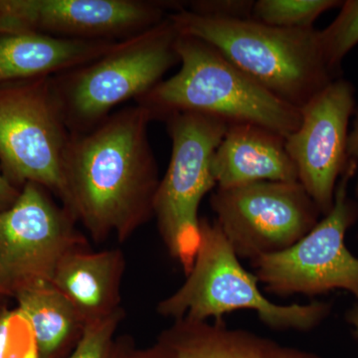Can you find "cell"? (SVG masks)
I'll return each mask as SVG.
<instances>
[{
	"label": "cell",
	"mask_w": 358,
	"mask_h": 358,
	"mask_svg": "<svg viewBox=\"0 0 358 358\" xmlns=\"http://www.w3.org/2000/svg\"><path fill=\"white\" fill-rule=\"evenodd\" d=\"M210 204L216 222L237 256L250 262L293 246L322 215L299 181L216 188Z\"/></svg>",
	"instance_id": "obj_10"
},
{
	"label": "cell",
	"mask_w": 358,
	"mask_h": 358,
	"mask_svg": "<svg viewBox=\"0 0 358 358\" xmlns=\"http://www.w3.org/2000/svg\"><path fill=\"white\" fill-rule=\"evenodd\" d=\"M355 105L352 85L334 80L301 108L300 124L286 138L299 182L324 215L333 208L336 185L350 160L348 124Z\"/></svg>",
	"instance_id": "obj_12"
},
{
	"label": "cell",
	"mask_w": 358,
	"mask_h": 358,
	"mask_svg": "<svg viewBox=\"0 0 358 358\" xmlns=\"http://www.w3.org/2000/svg\"><path fill=\"white\" fill-rule=\"evenodd\" d=\"M0 358H39L31 324L18 308L0 312Z\"/></svg>",
	"instance_id": "obj_20"
},
{
	"label": "cell",
	"mask_w": 358,
	"mask_h": 358,
	"mask_svg": "<svg viewBox=\"0 0 358 358\" xmlns=\"http://www.w3.org/2000/svg\"><path fill=\"white\" fill-rule=\"evenodd\" d=\"M124 317L122 310L85 324L81 338L67 358H113L115 334Z\"/></svg>",
	"instance_id": "obj_21"
},
{
	"label": "cell",
	"mask_w": 358,
	"mask_h": 358,
	"mask_svg": "<svg viewBox=\"0 0 358 358\" xmlns=\"http://www.w3.org/2000/svg\"><path fill=\"white\" fill-rule=\"evenodd\" d=\"M180 32L169 16L145 31L117 42L91 62L52 77L70 134L87 133L113 110L154 89L179 63Z\"/></svg>",
	"instance_id": "obj_4"
},
{
	"label": "cell",
	"mask_w": 358,
	"mask_h": 358,
	"mask_svg": "<svg viewBox=\"0 0 358 358\" xmlns=\"http://www.w3.org/2000/svg\"><path fill=\"white\" fill-rule=\"evenodd\" d=\"M150 122V113L136 103L87 133L70 134L62 204L96 241H126L154 218L160 179Z\"/></svg>",
	"instance_id": "obj_1"
},
{
	"label": "cell",
	"mask_w": 358,
	"mask_h": 358,
	"mask_svg": "<svg viewBox=\"0 0 358 358\" xmlns=\"http://www.w3.org/2000/svg\"><path fill=\"white\" fill-rule=\"evenodd\" d=\"M180 69L136 101L152 121L178 113H196L228 124H251L287 136L300 124V109L282 102L231 64L215 48L181 34Z\"/></svg>",
	"instance_id": "obj_3"
},
{
	"label": "cell",
	"mask_w": 358,
	"mask_h": 358,
	"mask_svg": "<svg viewBox=\"0 0 358 358\" xmlns=\"http://www.w3.org/2000/svg\"><path fill=\"white\" fill-rule=\"evenodd\" d=\"M336 0H258L252 20L287 29H308L322 13L341 6Z\"/></svg>",
	"instance_id": "obj_18"
},
{
	"label": "cell",
	"mask_w": 358,
	"mask_h": 358,
	"mask_svg": "<svg viewBox=\"0 0 358 358\" xmlns=\"http://www.w3.org/2000/svg\"><path fill=\"white\" fill-rule=\"evenodd\" d=\"M20 188L14 186L0 169V212L13 206L20 196Z\"/></svg>",
	"instance_id": "obj_23"
},
{
	"label": "cell",
	"mask_w": 358,
	"mask_h": 358,
	"mask_svg": "<svg viewBox=\"0 0 358 358\" xmlns=\"http://www.w3.org/2000/svg\"><path fill=\"white\" fill-rule=\"evenodd\" d=\"M169 17L181 34L211 45L259 86L298 109L334 80L313 27L287 29L252 18L210 17L185 6Z\"/></svg>",
	"instance_id": "obj_2"
},
{
	"label": "cell",
	"mask_w": 358,
	"mask_h": 358,
	"mask_svg": "<svg viewBox=\"0 0 358 358\" xmlns=\"http://www.w3.org/2000/svg\"><path fill=\"white\" fill-rule=\"evenodd\" d=\"M183 1L0 0V33L120 42L159 24Z\"/></svg>",
	"instance_id": "obj_11"
},
{
	"label": "cell",
	"mask_w": 358,
	"mask_h": 358,
	"mask_svg": "<svg viewBox=\"0 0 358 358\" xmlns=\"http://www.w3.org/2000/svg\"><path fill=\"white\" fill-rule=\"evenodd\" d=\"M52 77L0 85V169L14 186H43L62 202L70 138Z\"/></svg>",
	"instance_id": "obj_7"
},
{
	"label": "cell",
	"mask_w": 358,
	"mask_h": 358,
	"mask_svg": "<svg viewBox=\"0 0 358 358\" xmlns=\"http://www.w3.org/2000/svg\"><path fill=\"white\" fill-rule=\"evenodd\" d=\"M259 280L240 263L215 220L200 219V245L182 286L159 301L157 313L169 319L223 320L226 313L251 310L270 329L310 331L329 317L324 301L278 305L264 296Z\"/></svg>",
	"instance_id": "obj_5"
},
{
	"label": "cell",
	"mask_w": 358,
	"mask_h": 358,
	"mask_svg": "<svg viewBox=\"0 0 358 358\" xmlns=\"http://www.w3.org/2000/svg\"><path fill=\"white\" fill-rule=\"evenodd\" d=\"M164 122L171 155L155 194L154 217L169 255L186 275L200 245V203L216 188L212 159L229 124L196 113H178Z\"/></svg>",
	"instance_id": "obj_6"
},
{
	"label": "cell",
	"mask_w": 358,
	"mask_h": 358,
	"mask_svg": "<svg viewBox=\"0 0 358 358\" xmlns=\"http://www.w3.org/2000/svg\"><path fill=\"white\" fill-rule=\"evenodd\" d=\"M251 0H195L185 1V8L200 15L217 18H251Z\"/></svg>",
	"instance_id": "obj_22"
},
{
	"label": "cell",
	"mask_w": 358,
	"mask_h": 358,
	"mask_svg": "<svg viewBox=\"0 0 358 358\" xmlns=\"http://www.w3.org/2000/svg\"><path fill=\"white\" fill-rule=\"evenodd\" d=\"M115 43L0 33V85L56 76L100 57Z\"/></svg>",
	"instance_id": "obj_16"
},
{
	"label": "cell",
	"mask_w": 358,
	"mask_h": 358,
	"mask_svg": "<svg viewBox=\"0 0 358 358\" xmlns=\"http://www.w3.org/2000/svg\"><path fill=\"white\" fill-rule=\"evenodd\" d=\"M346 320L350 326H352L355 336L358 338V303H355L346 313Z\"/></svg>",
	"instance_id": "obj_25"
},
{
	"label": "cell",
	"mask_w": 358,
	"mask_h": 358,
	"mask_svg": "<svg viewBox=\"0 0 358 358\" xmlns=\"http://www.w3.org/2000/svg\"><path fill=\"white\" fill-rule=\"evenodd\" d=\"M14 298L31 324L39 358H67L81 338L84 324L64 294L45 284L23 289Z\"/></svg>",
	"instance_id": "obj_17"
},
{
	"label": "cell",
	"mask_w": 358,
	"mask_h": 358,
	"mask_svg": "<svg viewBox=\"0 0 358 358\" xmlns=\"http://www.w3.org/2000/svg\"><path fill=\"white\" fill-rule=\"evenodd\" d=\"M216 188L263 181L298 182V173L287 152L286 138L251 124L228 126L212 159Z\"/></svg>",
	"instance_id": "obj_14"
},
{
	"label": "cell",
	"mask_w": 358,
	"mask_h": 358,
	"mask_svg": "<svg viewBox=\"0 0 358 358\" xmlns=\"http://www.w3.org/2000/svg\"><path fill=\"white\" fill-rule=\"evenodd\" d=\"M113 358H322L317 353L278 343L223 320H174L152 345L136 348L115 341Z\"/></svg>",
	"instance_id": "obj_13"
},
{
	"label": "cell",
	"mask_w": 358,
	"mask_h": 358,
	"mask_svg": "<svg viewBox=\"0 0 358 358\" xmlns=\"http://www.w3.org/2000/svg\"><path fill=\"white\" fill-rule=\"evenodd\" d=\"M348 155L350 159H352L358 164V113L357 117H355V122H353L352 133L348 134ZM357 192L358 193V178Z\"/></svg>",
	"instance_id": "obj_24"
},
{
	"label": "cell",
	"mask_w": 358,
	"mask_h": 358,
	"mask_svg": "<svg viewBox=\"0 0 358 358\" xmlns=\"http://www.w3.org/2000/svg\"><path fill=\"white\" fill-rule=\"evenodd\" d=\"M357 169L348 160L339 178L334 206L306 236L289 248L251 261L257 279L277 296H313L345 289L358 301V258L345 245L346 231L358 217V207L348 196V185Z\"/></svg>",
	"instance_id": "obj_8"
},
{
	"label": "cell",
	"mask_w": 358,
	"mask_h": 358,
	"mask_svg": "<svg viewBox=\"0 0 358 358\" xmlns=\"http://www.w3.org/2000/svg\"><path fill=\"white\" fill-rule=\"evenodd\" d=\"M320 40L327 65L336 72L346 54L358 44V0L341 4L338 17L320 31Z\"/></svg>",
	"instance_id": "obj_19"
},
{
	"label": "cell",
	"mask_w": 358,
	"mask_h": 358,
	"mask_svg": "<svg viewBox=\"0 0 358 358\" xmlns=\"http://www.w3.org/2000/svg\"><path fill=\"white\" fill-rule=\"evenodd\" d=\"M126 260L121 250H74L63 258L52 285L72 303L83 324L121 310Z\"/></svg>",
	"instance_id": "obj_15"
},
{
	"label": "cell",
	"mask_w": 358,
	"mask_h": 358,
	"mask_svg": "<svg viewBox=\"0 0 358 358\" xmlns=\"http://www.w3.org/2000/svg\"><path fill=\"white\" fill-rule=\"evenodd\" d=\"M51 195L27 182L13 206L0 212V296L52 284L63 258L87 248L76 219Z\"/></svg>",
	"instance_id": "obj_9"
}]
</instances>
